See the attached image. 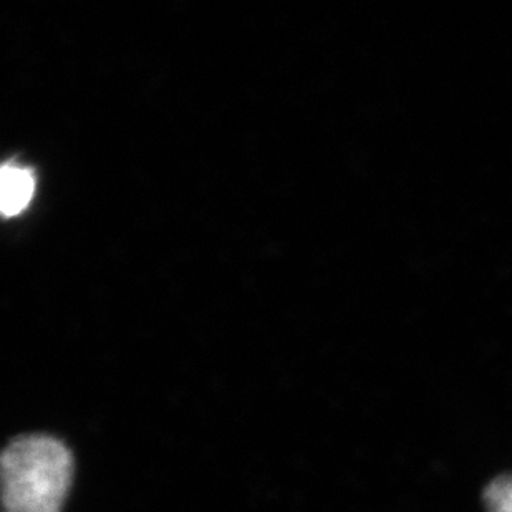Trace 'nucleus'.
I'll return each mask as SVG.
<instances>
[{
  "label": "nucleus",
  "instance_id": "7ed1b4c3",
  "mask_svg": "<svg viewBox=\"0 0 512 512\" xmlns=\"http://www.w3.org/2000/svg\"><path fill=\"white\" fill-rule=\"evenodd\" d=\"M488 512H512V476H499L484 491Z\"/></svg>",
  "mask_w": 512,
  "mask_h": 512
},
{
  "label": "nucleus",
  "instance_id": "f257e3e1",
  "mask_svg": "<svg viewBox=\"0 0 512 512\" xmlns=\"http://www.w3.org/2000/svg\"><path fill=\"white\" fill-rule=\"evenodd\" d=\"M73 459L52 436H22L2 455L5 512H60L72 481Z\"/></svg>",
  "mask_w": 512,
  "mask_h": 512
},
{
  "label": "nucleus",
  "instance_id": "f03ea898",
  "mask_svg": "<svg viewBox=\"0 0 512 512\" xmlns=\"http://www.w3.org/2000/svg\"><path fill=\"white\" fill-rule=\"evenodd\" d=\"M0 199H2V213L5 216H15L22 213L30 199L34 196V176L29 170L10 163L5 165L0 176Z\"/></svg>",
  "mask_w": 512,
  "mask_h": 512
}]
</instances>
